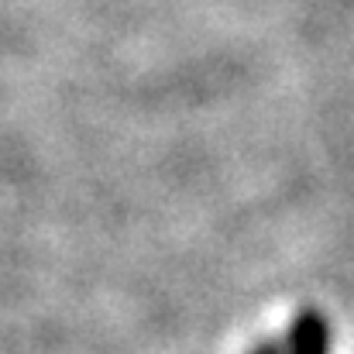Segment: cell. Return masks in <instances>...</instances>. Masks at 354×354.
Listing matches in <instances>:
<instances>
[{"instance_id":"6da1fadb","label":"cell","mask_w":354,"mask_h":354,"mask_svg":"<svg viewBox=\"0 0 354 354\" xmlns=\"http://www.w3.org/2000/svg\"><path fill=\"white\" fill-rule=\"evenodd\" d=\"M334 334H330V320L306 306L292 317L289 324V337H286V354H330Z\"/></svg>"},{"instance_id":"7a4b0ae2","label":"cell","mask_w":354,"mask_h":354,"mask_svg":"<svg viewBox=\"0 0 354 354\" xmlns=\"http://www.w3.org/2000/svg\"><path fill=\"white\" fill-rule=\"evenodd\" d=\"M248 354H286V344H279V341H258Z\"/></svg>"}]
</instances>
